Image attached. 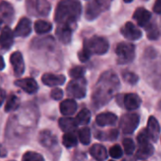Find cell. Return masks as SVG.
Segmentation results:
<instances>
[{"instance_id": "obj_1", "label": "cell", "mask_w": 161, "mask_h": 161, "mask_svg": "<svg viewBox=\"0 0 161 161\" xmlns=\"http://www.w3.org/2000/svg\"><path fill=\"white\" fill-rule=\"evenodd\" d=\"M119 79L113 70L103 72L100 76L91 96L94 107L101 108L108 103L119 90Z\"/></svg>"}, {"instance_id": "obj_2", "label": "cell", "mask_w": 161, "mask_h": 161, "mask_svg": "<svg viewBox=\"0 0 161 161\" xmlns=\"http://www.w3.org/2000/svg\"><path fill=\"white\" fill-rule=\"evenodd\" d=\"M142 74L147 83L156 90H161V55L153 48L145 49L141 59Z\"/></svg>"}, {"instance_id": "obj_3", "label": "cell", "mask_w": 161, "mask_h": 161, "mask_svg": "<svg viewBox=\"0 0 161 161\" xmlns=\"http://www.w3.org/2000/svg\"><path fill=\"white\" fill-rule=\"evenodd\" d=\"M82 13V6L78 0H61L59 2L54 19L58 25H66L74 29Z\"/></svg>"}, {"instance_id": "obj_4", "label": "cell", "mask_w": 161, "mask_h": 161, "mask_svg": "<svg viewBox=\"0 0 161 161\" xmlns=\"http://www.w3.org/2000/svg\"><path fill=\"white\" fill-rule=\"evenodd\" d=\"M138 149L136 153V157L138 159H147L153 153V146L150 142V136L146 129L141 130L136 137Z\"/></svg>"}, {"instance_id": "obj_5", "label": "cell", "mask_w": 161, "mask_h": 161, "mask_svg": "<svg viewBox=\"0 0 161 161\" xmlns=\"http://www.w3.org/2000/svg\"><path fill=\"white\" fill-rule=\"evenodd\" d=\"M84 47L87 48L91 54L103 55L109 49V43L104 37L93 36L84 41Z\"/></svg>"}, {"instance_id": "obj_6", "label": "cell", "mask_w": 161, "mask_h": 161, "mask_svg": "<svg viewBox=\"0 0 161 161\" xmlns=\"http://www.w3.org/2000/svg\"><path fill=\"white\" fill-rule=\"evenodd\" d=\"M117 61L119 64H126L135 59L136 56V47L131 43H119L116 47Z\"/></svg>"}, {"instance_id": "obj_7", "label": "cell", "mask_w": 161, "mask_h": 161, "mask_svg": "<svg viewBox=\"0 0 161 161\" xmlns=\"http://www.w3.org/2000/svg\"><path fill=\"white\" fill-rule=\"evenodd\" d=\"M68 96L74 99H83L86 95V85L84 78L72 80L66 86Z\"/></svg>"}, {"instance_id": "obj_8", "label": "cell", "mask_w": 161, "mask_h": 161, "mask_svg": "<svg viewBox=\"0 0 161 161\" xmlns=\"http://www.w3.org/2000/svg\"><path fill=\"white\" fill-rule=\"evenodd\" d=\"M109 4L108 0H92L86 8V18L89 21L96 19Z\"/></svg>"}, {"instance_id": "obj_9", "label": "cell", "mask_w": 161, "mask_h": 161, "mask_svg": "<svg viewBox=\"0 0 161 161\" xmlns=\"http://www.w3.org/2000/svg\"><path fill=\"white\" fill-rule=\"evenodd\" d=\"M138 123H139V116L137 114L135 113L125 114L120 119L119 128L124 134L128 135V134H132L136 129Z\"/></svg>"}, {"instance_id": "obj_10", "label": "cell", "mask_w": 161, "mask_h": 161, "mask_svg": "<svg viewBox=\"0 0 161 161\" xmlns=\"http://www.w3.org/2000/svg\"><path fill=\"white\" fill-rule=\"evenodd\" d=\"M121 34L130 41H136L141 38L142 32L132 22H127L120 30Z\"/></svg>"}, {"instance_id": "obj_11", "label": "cell", "mask_w": 161, "mask_h": 161, "mask_svg": "<svg viewBox=\"0 0 161 161\" xmlns=\"http://www.w3.org/2000/svg\"><path fill=\"white\" fill-rule=\"evenodd\" d=\"M15 86L23 89L25 92L29 94H33L38 90V85L36 80L32 78H26V79H19L14 82Z\"/></svg>"}, {"instance_id": "obj_12", "label": "cell", "mask_w": 161, "mask_h": 161, "mask_svg": "<svg viewBox=\"0 0 161 161\" xmlns=\"http://www.w3.org/2000/svg\"><path fill=\"white\" fill-rule=\"evenodd\" d=\"M11 64L14 67V72L16 77H20L25 70V64L22 53L19 51H15L11 56Z\"/></svg>"}, {"instance_id": "obj_13", "label": "cell", "mask_w": 161, "mask_h": 161, "mask_svg": "<svg viewBox=\"0 0 161 161\" xmlns=\"http://www.w3.org/2000/svg\"><path fill=\"white\" fill-rule=\"evenodd\" d=\"M133 18L136 20L138 26L145 28L151 22L152 14L148 10L144 8H137L134 13Z\"/></svg>"}, {"instance_id": "obj_14", "label": "cell", "mask_w": 161, "mask_h": 161, "mask_svg": "<svg viewBox=\"0 0 161 161\" xmlns=\"http://www.w3.org/2000/svg\"><path fill=\"white\" fill-rule=\"evenodd\" d=\"M42 82L47 86H58L65 82V77L64 75L46 73L42 76Z\"/></svg>"}, {"instance_id": "obj_15", "label": "cell", "mask_w": 161, "mask_h": 161, "mask_svg": "<svg viewBox=\"0 0 161 161\" xmlns=\"http://www.w3.org/2000/svg\"><path fill=\"white\" fill-rule=\"evenodd\" d=\"M31 32V22L29 18L23 17L17 24L14 30V35L20 37H26Z\"/></svg>"}, {"instance_id": "obj_16", "label": "cell", "mask_w": 161, "mask_h": 161, "mask_svg": "<svg viewBox=\"0 0 161 161\" xmlns=\"http://www.w3.org/2000/svg\"><path fill=\"white\" fill-rule=\"evenodd\" d=\"M14 15V10L9 2L0 3V21L10 23Z\"/></svg>"}, {"instance_id": "obj_17", "label": "cell", "mask_w": 161, "mask_h": 161, "mask_svg": "<svg viewBox=\"0 0 161 161\" xmlns=\"http://www.w3.org/2000/svg\"><path fill=\"white\" fill-rule=\"evenodd\" d=\"M73 28L66 25H58L56 29V36L63 44H68L71 41Z\"/></svg>"}, {"instance_id": "obj_18", "label": "cell", "mask_w": 161, "mask_h": 161, "mask_svg": "<svg viewBox=\"0 0 161 161\" xmlns=\"http://www.w3.org/2000/svg\"><path fill=\"white\" fill-rule=\"evenodd\" d=\"M147 132L150 136V139L153 141H157L159 135H160V126L157 121V119L154 117H150L148 119L147 124Z\"/></svg>"}, {"instance_id": "obj_19", "label": "cell", "mask_w": 161, "mask_h": 161, "mask_svg": "<svg viewBox=\"0 0 161 161\" xmlns=\"http://www.w3.org/2000/svg\"><path fill=\"white\" fill-rule=\"evenodd\" d=\"M117 120H118L117 116L114 113H111V112L101 113L96 118V122L101 127L115 125V123L117 122Z\"/></svg>"}, {"instance_id": "obj_20", "label": "cell", "mask_w": 161, "mask_h": 161, "mask_svg": "<svg viewBox=\"0 0 161 161\" xmlns=\"http://www.w3.org/2000/svg\"><path fill=\"white\" fill-rule=\"evenodd\" d=\"M14 44V33L9 27H5L0 33V47L3 49H10Z\"/></svg>"}, {"instance_id": "obj_21", "label": "cell", "mask_w": 161, "mask_h": 161, "mask_svg": "<svg viewBox=\"0 0 161 161\" xmlns=\"http://www.w3.org/2000/svg\"><path fill=\"white\" fill-rule=\"evenodd\" d=\"M141 104V99L138 95L130 93L126 94L123 97V105L128 110H135L137 109Z\"/></svg>"}, {"instance_id": "obj_22", "label": "cell", "mask_w": 161, "mask_h": 161, "mask_svg": "<svg viewBox=\"0 0 161 161\" xmlns=\"http://www.w3.org/2000/svg\"><path fill=\"white\" fill-rule=\"evenodd\" d=\"M39 141L46 148H52L57 144V138H56L55 135H53L48 130H45L40 133Z\"/></svg>"}, {"instance_id": "obj_23", "label": "cell", "mask_w": 161, "mask_h": 161, "mask_svg": "<svg viewBox=\"0 0 161 161\" xmlns=\"http://www.w3.org/2000/svg\"><path fill=\"white\" fill-rule=\"evenodd\" d=\"M78 108V104L74 100L68 99V100H64L60 104V111L63 115L69 117L71 115H73Z\"/></svg>"}, {"instance_id": "obj_24", "label": "cell", "mask_w": 161, "mask_h": 161, "mask_svg": "<svg viewBox=\"0 0 161 161\" xmlns=\"http://www.w3.org/2000/svg\"><path fill=\"white\" fill-rule=\"evenodd\" d=\"M59 126L65 133H73L77 129L78 123L75 119L70 117H64L59 119Z\"/></svg>"}, {"instance_id": "obj_25", "label": "cell", "mask_w": 161, "mask_h": 161, "mask_svg": "<svg viewBox=\"0 0 161 161\" xmlns=\"http://www.w3.org/2000/svg\"><path fill=\"white\" fill-rule=\"evenodd\" d=\"M90 154L97 161H104L107 158V151L104 146L101 144H94L89 150Z\"/></svg>"}, {"instance_id": "obj_26", "label": "cell", "mask_w": 161, "mask_h": 161, "mask_svg": "<svg viewBox=\"0 0 161 161\" xmlns=\"http://www.w3.org/2000/svg\"><path fill=\"white\" fill-rule=\"evenodd\" d=\"M50 4L47 0H35V10L38 14L46 16L50 12Z\"/></svg>"}, {"instance_id": "obj_27", "label": "cell", "mask_w": 161, "mask_h": 161, "mask_svg": "<svg viewBox=\"0 0 161 161\" xmlns=\"http://www.w3.org/2000/svg\"><path fill=\"white\" fill-rule=\"evenodd\" d=\"M34 30H35V31L38 34L47 33V32H49L52 30V24L47 22V21L38 20L34 24Z\"/></svg>"}, {"instance_id": "obj_28", "label": "cell", "mask_w": 161, "mask_h": 161, "mask_svg": "<svg viewBox=\"0 0 161 161\" xmlns=\"http://www.w3.org/2000/svg\"><path fill=\"white\" fill-rule=\"evenodd\" d=\"M90 119H91V113L86 108L80 110L78 113L77 117L75 118L78 125H86V124H87L90 121Z\"/></svg>"}, {"instance_id": "obj_29", "label": "cell", "mask_w": 161, "mask_h": 161, "mask_svg": "<svg viewBox=\"0 0 161 161\" xmlns=\"http://www.w3.org/2000/svg\"><path fill=\"white\" fill-rule=\"evenodd\" d=\"M118 135H119V132L118 130L116 129H111L109 130L108 132H100V133H96V136L98 139H101V140H108V141H112V140H115L117 139L118 137Z\"/></svg>"}, {"instance_id": "obj_30", "label": "cell", "mask_w": 161, "mask_h": 161, "mask_svg": "<svg viewBox=\"0 0 161 161\" xmlns=\"http://www.w3.org/2000/svg\"><path fill=\"white\" fill-rule=\"evenodd\" d=\"M145 29H146V32H147V37L150 40H156L159 37L160 32H159V30H158L157 26L155 25V23L150 22L145 27Z\"/></svg>"}, {"instance_id": "obj_31", "label": "cell", "mask_w": 161, "mask_h": 161, "mask_svg": "<svg viewBox=\"0 0 161 161\" xmlns=\"http://www.w3.org/2000/svg\"><path fill=\"white\" fill-rule=\"evenodd\" d=\"M63 144L66 148H72L75 147L78 144V138L77 136L74 133H65L63 136Z\"/></svg>"}, {"instance_id": "obj_32", "label": "cell", "mask_w": 161, "mask_h": 161, "mask_svg": "<svg viewBox=\"0 0 161 161\" xmlns=\"http://www.w3.org/2000/svg\"><path fill=\"white\" fill-rule=\"evenodd\" d=\"M79 139L84 145H88L91 141V132L88 127H84L80 130H79L78 133Z\"/></svg>"}, {"instance_id": "obj_33", "label": "cell", "mask_w": 161, "mask_h": 161, "mask_svg": "<svg viewBox=\"0 0 161 161\" xmlns=\"http://www.w3.org/2000/svg\"><path fill=\"white\" fill-rule=\"evenodd\" d=\"M19 104H20L19 99L15 95H10V97L8 98L6 104H5V111L6 112L14 111L19 106Z\"/></svg>"}, {"instance_id": "obj_34", "label": "cell", "mask_w": 161, "mask_h": 161, "mask_svg": "<svg viewBox=\"0 0 161 161\" xmlns=\"http://www.w3.org/2000/svg\"><path fill=\"white\" fill-rule=\"evenodd\" d=\"M22 161H45L44 157L35 152H27L22 157Z\"/></svg>"}, {"instance_id": "obj_35", "label": "cell", "mask_w": 161, "mask_h": 161, "mask_svg": "<svg viewBox=\"0 0 161 161\" xmlns=\"http://www.w3.org/2000/svg\"><path fill=\"white\" fill-rule=\"evenodd\" d=\"M85 73H86V69H85V67H83V66H74V67H72V68L68 71V74H69L74 80L82 79L83 76L85 75Z\"/></svg>"}, {"instance_id": "obj_36", "label": "cell", "mask_w": 161, "mask_h": 161, "mask_svg": "<svg viewBox=\"0 0 161 161\" xmlns=\"http://www.w3.org/2000/svg\"><path fill=\"white\" fill-rule=\"evenodd\" d=\"M122 78L124 80V82L129 84V85H136L137 83V80H138V77L133 73V72H130V71H125L122 73Z\"/></svg>"}, {"instance_id": "obj_37", "label": "cell", "mask_w": 161, "mask_h": 161, "mask_svg": "<svg viewBox=\"0 0 161 161\" xmlns=\"http://www.w3.org/2000/svg\"><path fill=\"white\" fill-rule=\"evenodd\" d=\"M122 145L124 153L127 154H132L135 151V143L131 138H124L122 140Z\"/></svg>"}, {"instance_id": "obj_38", "label": "cell", "mask_w": 161, "mask_h": 161, "mask_svg": "<svg viewBox=\"0 0 161 161\" xmlns=\"http://www.w3.org/2000/svg\"><path fill=\"white\" fill-rule=\"evenodd\" d=\"M109 154L115 158V159H118V158H120L122 156V149L119 145H114L110 148L109 150Z\"/></svg>"}, {"instance_id": "obj_39", "label": "cell", "mask_w": 161, "mask_h": 161, "mask_svg": "<svg viewBox=\"0 0 161 161\" xmlns=\"http://www.w3.org/2000/svg\"><path fill=\"white\" fill-rule=\"evenodd\" d=\"M91 55L92 54L90 53V51L87 48H86V47H83L82 50L79 51V53H78V57H79L80 62H86V61H88Z\"/></svg>"}, {"instance_id": "obj_40", "label": "cell", "mask_w": 161, "mask_h": 161, "mask_svg": "<svg viewBox=\"0 0 161 161\" xmlns=\"http://www.w3.org/2000/svg\"><path fill=\"white\" fill-rule=\"evenodd\" d=\"M50 96L53 100H56V101H59L63 98L64 96V93H63V90L60 89V88H54L52 89L51 93H50Z\"/></svg>"}, {"instance_id": "obj_41", "label": "cell", "mask_w": 161, "mask_h": 161, "mask_svg": "<svg viewBox=\"0 0 161 161\" xmlns=\"http://www.w3.org/2000/svg\"><path fill=\"white\" fill-rule=\"evenodd\" d=\"M153 11V13H155L157 14H161V0H155Z\"/></svg>"}, {"instance_id": "obj_42", "label": "cell", "mask_w": 161, "mask_h": 161, "mask_svg": "<svg viewBox=\"0 0 161 161\" xmlns=\"http://www.w3.org/2000/svg\"><path fill=\"white\" fill-rule=\"evenodd\" d=\"M5 96H6V94H5V91L0 87V106H1V104L4 103V101H5Z\"/></svg>"}, {"instance_id": "obj_43", "label": "cell", "mask_w": 161, "mask_h": 161, "mask_svg": "<svg viewBox=\"0 0 161 161\" xmlns=\"http://www.w3.org/2000/svg\"><path fill=\"white\" fill-rule=\"evenodd\" d=\"M5 67V62H4V59L2 56H0V70L4 69Z\"/></svg>"}, {"instance_id": "obj_44", "label": "cell", "mask_w": 161, "mask_h": 161, "mask_svg": "<svg viewBox=\"0 0 161 161\" xmlns=\"http://www.w3.org/2000/svg\"><path fill=\"white\" fill-rule=\"evenodd\" d=\"M123 1H124L125 3H130V2L133 1V0H123Z\"/></svg>"}, {"instance_id": "obj_45", "label": "cell", "mask_w": 161, "mask_h": 161, "mask_svg": "<svg viewBox=\"0 0 161 161\" xmlns=\"http://www.w3.org/2000/svg\"><path fill=\"white\" fill-rule=\"evenodd\" d=\"M1 150H2V149H1V147H0V155H3V154L1 153H2V151H1Z\"/></svg>"}, {"instance_id": "obj_46", "label": "cell", "mask_w": 161, "mask_h": 161, "mask_svg": "<svg viewBox=\"0 0 161 161\" xmlns=\"http://www.w3.org/2000/svg\"><path fill=\"white\" fill-rule=\"evenodd\" d=\"M1 24H2V22H1V21H0V27H1Z\"/></svg>"}, {"instance_id": "obj_47", "label": "cell", "mask_w": 161, "mask_h": 161, "mask_svg": "<svg viewBox=\"0 0 161 161\" xmlns=\"http://www.w3.org/2000/svg\"><path fill=\"white\" fill-rule=\"evenodd\" d=\"M126 161H132V160H126Z\"/></svg>"}, {"instance_id": "obj_48", "label": "cell", "mask_w": 161, "mask_h": 161, "mask_svg": "<svg viewBox=\"0 0 161 161\" xmlns=\"http://www.w3.org/2000/svg\"><path fill=\"white\" fill-rule=\"evenodd\" d=\"M110 161H115V160H110Z\"/></svg>"}, {"instance_id": "obj_49", "label": "cell", "mask_w": 161, "mask_h": 161, "mask_svg": "<svg viewBox=\"0 0 161 161\" xmlns=\"http://www.w3.org/2000/svg\"><path fill=\"white\" fill-rule=\"evenodd\" d=\"M143 1H145V0H143Z\"/></svg>"}]
</instances>
